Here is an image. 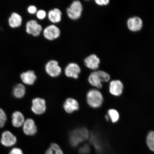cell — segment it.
I'll list each match as a JSON object with an SVG mask.
<instances>
[{
  "label": "cell",
  "instance_id": "cell-17",
  "mask_svg": "<svg viewBox=\"0 0 154 154\" xmlns=\"http://www.w3.org/2000/svg\"><path fill=\"white\" fill-rule=\"evenodd\" d=\"M62 13L58 8H55L49 11L47 16L49 20L53 24L60 22L62 18Z\"/></svg>",
  "mask_w": 154,
  "mask_h": 154
},
{
  "label": "cell",
  "instance_id": "cell-14",
  "mask_svg": "<svg viewBox=\"0 0 154 154\" xmlns=\"http://www.w3.org/2000/svg\"><path fill=\"white\" fill-rule=\"evenodd\" d=\"M123 88L124 86L120 80H112L109 84V92L115 96H120L122 93Z\"/></svg>",
  "mask_w": 154,
  "mask_h": 154
},
{
  "label": "cell",
  "instance_id": "cell-1",
  "mask_svg": "<svg viewBox=\"0 0 154 154\" xmlns=\"http://www.w3.org/2000/svg\"><path fill=\"white\" fill-rule=\"evenodd\" d=\"M90 134L85 128H81L72 131L69 135V140L71 145L76 147L89 137Z\"/></svg>",
  "mask_w": 154,
  "mask_h": 154
},
{
  "label": "cell",
  "instance_id": "cell-27",
  "mask_svg": "<svg viewBox=\"0 0 154 154\" xmlns=\"http://www.w3.org/2000/svg\"><path fill=\"white\" fill-rule=\"evenodd\" d=\"M37 8L35 6L31 5L29 6L27 8V11L29 14H34L37 12Z\"/></svg>",
  "mask_w": 154,
  "mask_h": 154
},
{
  "label": "cell",
  "instance_id": "cell-32",
  "mask_svg": "<svg viewBox=\"0 0 154 154\" xmlns=\"http://www.w3.org/2000/svg\"><path fill=\"white\" fill-rule=\"evenodd\" d=\"M105 118L106 120L107 121H108L109 120H110V119H109V116L108 115H105Z\"/></svg>",
  "mask_w": 154,
  "mask_h": 154
},
{
  "label": "cell",
  "instance_id": "cell-24",
  "mask_svg": "<svg viewBox=\"0 0 154 154\" xmlns=\"http://www.w3.org/2000/svg\"><path fill=\"white\" fill-rule=\"evenodd\" d=\"M98 75L100 78L102 82H108L110 79V76L108 73L103 70H97Z\"/></svg>",
  "mask_w": 154,
  "mask_h": 154
},
{
  "label": "cell",
  "instance_id": "cell-4",
  "mask_svg": "<svg viewBox=\"0 0 154 154\" xmlns=\"http://www.w3.org/2000/svg\"><path fill=\"white\" fill-rule=\"evenodd\" d=\"M44 37L50 41L57 39L61 34L60 29L54 24L49 25L43 30Z\"/></svg>",
  "mask_w": 154,
  "mask_h": 154
},
{
  "label": "cell",
  "instance_id": "cell-7",
  "mask_svg": "<svg viewBox=\"0 0 154 154\" xmlns=\"http://www.w3.org/2000/svg\"><path fill=\"white\" fill-rule=\"evenodd\" d=\"M32 110L35 114L40 115L45 112L46 109L45 100L40 98H36L32 101Z\"/></svg>",
  "mask_w": 154,
  "mask_h": 154
},
{
  "label": "cell",
  "instance_id": "cell-18",
  "mask_svg": "<svg viewBox=\"0 0 154 154\" xmlns=\"http://www.w3.org/2000/svg\"><path fill=\"white\" fill-rule=\"evenodd\" d=\"M23 19L22 16L18 13L13 12L8 19V23L10 26L13 28H19L22 25Z\"/></svg>",
  "mask_w": 154,
  "mask_h": 154
},
{
  "label": "cell",
  "instance_id": "cell-10",
  "mask_svg": "<svg viewBox=\"0 0 154 154\" xmlns=\"http://www.w3.org/2000/svg\"><path fill=\"white\" fill-rule=\"evenodd\" d=\"M143 26L142 19L139 17H131L127 21V26L131 31L137 32L141 29Z\"/></svg>",
  "mask_w": 154,
  "mask_h": 154
},
{
  "label": "cell",
  "instance_id": "cell-3",
  "mask_svg": "<svg viewBox=\"0 0 154 154\" xmlns=\"http://www.w3.org/2000/svg\"><path fill=\"white\" fill-rule=\"evenodd\" d=\"M83 11L82 4L79 1H73L66 9L69 18L72 20H77L81 17Z\"/></svg>",
  "mask_w": 154,
  "mask_h": 154
},
{
  "label": "cell",
  "instance_id": "cell-23",
  "mask_svg": "<svg viewBox=\"0 0 154 154\" xmlns=\"http://www.w3.org/2000/svg\"><path fill=\"white\" fill-rule=\"evenodd\" d=\"M108 115L109 116V119L113 123L117 122L120 117L118 111L114 109H109L108 111Z\"/></svg>",
  "mask_w": 154,
  "mask_h": 154
},
{
  "label": "cell",
  "instance_id": "cell-16",
  "mask_svg": "<svg viewBox=\"0 0 154 154\" xmlns=\"http://www.w3.org/2000/svg\"><path fill=\"white\" fill-rule=\"evenodd\" d=\"M25 121L24 116L20 111H15L11 115V124L14 128L22 126Z\"/></svg>",
  "mask_w": 154,
  "mask_h": 154
},
{
  "label": "cell",
  "instance_id": "cell-21",
  "mask_svg": "<svg viewBox=\"0 0 154 154\" xmlns=\"http://www.w3.org/2000/svg\"><path fill=\"white\" fill-rule=\"evenodd\" d=\"M45 154H64V153L57 144L53 143L46 151Z\"/></svg>",
  "mask_w": 154,
  "mask_h": 154
},
{
  "label": "cell",
  "instance_id": "cell-13",
  "mask_svg": "<svg viewBox=\"0 0 154 154\" xmlns=\"http://www.w3.org/2000/svg\"><path fill=\"white\" fill-rule=\"evenodd\" d=\"M20 78L23 83L27 85H32L34 84L37 76L34 71L28 70L20 74Z\"/></svg>",
  "mask_w": 154,
  "mask_h": 154
},
{
  "label": "cell",
  "instance_id": "cell-30",
  "mask_svg": "<svg viewBox=\"0 0 154 154\" xmlns=\"http://www.w3.org/2000/svg\"><path fill=\"white\" fill-rule=\"evenodd\" d=\"M0 117L2 120L6 122L7 119L6 114L3 109L0 108Z\"/></svg>",
  "mask_w": 154,
  "mask_h": 154
},
{
  "label": "cell",
  "instance_id": "cell-5",
  "mask_svg": "<svg viewBox=\"0 0 154 154\" xmlns=\"http://www.w3.org/2000/svg\"><path fill=\"white\" fill-rule=\"evenodd\" d=\"M45 72L49 76L53 78L59 76L62 72V69L57 60H51L46 63Z\"/></svg>",
  "mask_w": 154,
  "mask_h": 154
},
{
  "label": "cell",
  "instance_id": "cell-31",
  "mask_svg": "<svg viewBox=\"0 0 154 154\" xmlns=\"http://www.w3.org/2000/svg\"><path fill=\"white\" fill-rule=\"evenodd\" d=\"M5 122L0 117V128H3L5 126Z\"/></svg>",
  "mask_w": 154,
  "mask_h": 154
},
{
  "label": "cell",
  "instance_id": "cell-2",
  "mask_svg": "<svg viewBox=\"0 0 154 154\" xmlns=\"http://www.w3.org/2000/svg\"><path fill=\"white\" fill-rule=\"evenodd\" d=\"M87 101L88 105L93 108H98L103 103V97L99 90L93 89L89 90L87 94Z\"/></svg>",
  "mask_w": 154,
  "mask_h": 154
},
{
  "label": "cell",
  "instance_id": "cell-8",
  "mask_svg": "<svg viewBox=\"0 0 154 154\" xmlns=\"http://www.w3.org/2000/svg\"><path fill=\"white\" fill-rule=\"evenodd\" d=\"M1 143L6 147H11L17 143V138L10 131H5L2 134Z\"/></svg>",
  "mask_w": 154,
  "mask_h": 154
},
{
  "label": "cell",
  "instance_id": "cell-19",
  "mask_svg": "<svg viewBox=\"0 0 154 154\" xmlns=\"http://www.w3.org/2000/svg\"><path fill=\"white\" fill-rule=\"evenodd\" d=\"M88 81L91 85L101 88L103 87L102 81L97 71H95L91 73L88 78Z\"/></svg>",
  "mask_w": 154,
  "mask_h": 154
},
{
  "label": "cell",
  "instance_id": "cell-11",
  "mask_svg": "<svg viewBox=\"0 0 154 154\" xmlns=\"http://www.w3.org/2000/svg\"><path fill=\"white\" fill-rule=\"evenodd\" d=\"M100 60L97 55L92 54L84 60L85 65L91 70L96 71L99 68Z\"/></svg>",
  "mask_w": 154,
  "mask_h": 154
},
{
  "label": "cell",
  "instance_id": "cell-9",
  "mask_svg": "<svg viewBox=\"0 0 154 154\" xmlns=\"http://www.w3.org/2000/svg\"><path fill=\"white\" fill-rule=\"evenodd\" d=\"M81 72V69L79 65L76 63H69L65 67L64 73L68 78L77 79L79 75Z\"/></svg>",
  "mask_w": 154,
  "mask_h": 154
},
{
  "label": "cell",
  "instance_id": "cell-25",
  "mask_svg": "<svg viewBox=\"0 0 154 154\" xmlns=\"http://www.w3.org/2000/svg\"><path fill=\"white\" fill-rule=\"evenodd\" d=\"M37 18L40 20H43L47 17V14L45 11L43 9H40L37 11L36 13Z\"/></svg>",
  "mask_w": 154,
  "mask_h": 154
},
{
  "label": "cell",
  "instance_id": "cell-20",
  "mask_svg": "<svg viewBox=\"0 0 154 154\" xmlns=\"http://www.w3.org/2000/svg\"><path fill=\"white\" fill-rule=\"evenodd\" d=\"M26 93V88L22 84H18L15 86L13 90V94L17 99H20L24 97Z\"/></svg>",
  "mask_w": 154,
  "mask_h": 154
},
{
  "label": "cell",
  "instance_id": "cell-28",
  "mask_svg": "<svg viewBox=\"0 0 154 154\" xmlns=\"http://www.w3.org/2000/svg\"><path fill=\"white\" fill-rule=\"evenodd\" d=\"M9 154H24L22 149L19 148L15 147L11 149Z\"/></svg>",
  "mask_w": 154,
  "mask_h": 154
},
{
  "label": "cell",
  "instance_id": "cell-29",
  "mask_svg": "<svg viewBox=\"0 0 154 154\" xmlns=\"http://www.w3.org/2000/svg\"><path fill=\"white\" fill-rule=\"evenodd\" d=\"M96 4L100 6L106 5L109 4V0H96Z\"/></svg>",
  "mask_w": 154,
  "mask_h": 154
},
{
  "label": "cell",
  "instance_id": "cell-22",
  "mask_svg": "<svg viewBox=\"0 0 154 154\" xmlns=\"http://www.w3.org/2000/svg\"><path fill=\"white\" fill-rule=\"evenodd\" d=\"M146 142L149 149L154 152V131H151L148 134Z\"/></svg>",
  "mask_w": 154,
  "mask_h": 154
},
{
  "label": "cell",
  "instance_id": "cell-26",
  "mask_svg": "<svg viewBox=\"0 0 154 154\" xmlns=\"http://www.w3.org/2000/svg\"><path fill=\"white\" fill-rule=\"evenodd\" d=\"M90 152V148L87 144L82 146L79 149V152L80 154H88Z\"/></svg>",
  "mask_w": 154,
  "mask_h": 154
},
{
  "label": "cell",
  "instance_id": "cell-15",
  "mask_svg": "<svg viewBox=\"0 0 154 154\" xmlns=\"http://www.w3.org/2000/svg\"><path fill=\"white\" fill-rule=\"evenodd\" d=\"M63 109L66 112L71 113L78 110L79 103L76 100L72 98H68L66 100L63 105Z\"/></svg>",
  "mask_w": 154,
  "mask_h": 154
},
{
  "label": "cell",
  "instance_id": "cell-6",
  "mask_svg": "<svg viewBox=\"0 0 154 154\" xmlns=\"http://www.w3.org/2000/svg\"><path fill=\"white\" fill-rule=\"evenodd\" d=\"M43 31L42 25L37 21L32 19L28 21L26 25V32L29 34L36 37L39 36Z\"/></svg>",
  "mask_w": 154,
  "mask_h": 154
},
{
  "label": "cell",
  "instance_id": "cell-12",
  "mask_svg": "<svg viewBox=\"0 0 154 154\" xmlns=\"http://www.w3.org/2000/svg\"><path fill=\"white\" fill-rule=\"evenodd\" d=\"M24 134L27 136H33L37 132V128L34 121L31 119L25 120L23 126Z\"/></svg>",
  "mask_w": 154,
  "mask_h": 154
}]
</instances>
